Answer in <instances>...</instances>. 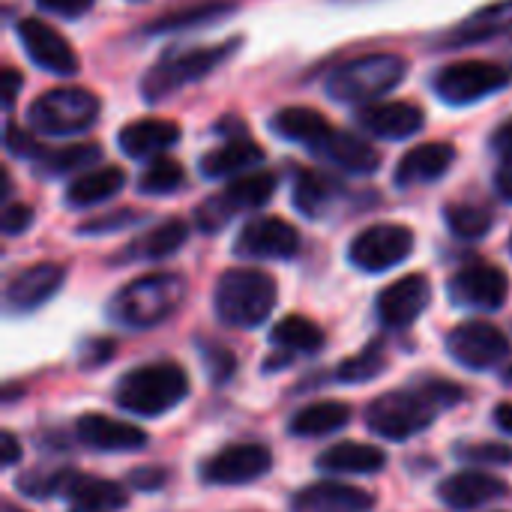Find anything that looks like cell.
Returning a JSON list of instances; mask_svg holds the SVG:
<instances>
[{
	"instance_id": "1",
	"label": "cell",
	"mask_w": 512,
	"mask_h": 512,
	"mask_svg": "<svg viewBox=\"0 0 512 512\" xmlns=\"http://www.w3.org/2000/svg\"><path fill=\"white\" fill-rule=\"evenodd\" d=\"M465 390L459 384L441 378H423L405 390H393L378 396L366 408V426L384 441H408L426 432L438 414L459 405Z\"/></svg>"
},
{
	"instance_id": "2",
	"label": "cell",
	"mask_w": 512,
	"mask_h": 512,
	"mask_svg": "<svg viewBox=\"0 0 512 512\" xmlns=\"http://www.w3.org/2000/svg\"><path fill=\"white\" fill-rule=\"evenodd\" d=\"M186 300V282L177 273H150L123 285L111 303L108 318L129 330H150L168 321Z\"/></svg>"
},
{
	"instance_id": "3",
	"label": "cell",
	"mask_w": 512,
	"mask_h": 512,
	"mask_svg": "<svg viewBox=\"0 0 512 512\" xmlns=\"http://www.w3.org/2000/svg\"><path fill=\"white\" fill-rule=\"evenodd\" d=\"M276 300H279L276 279L255 267L225 270L213 291V309L219 321L228 327H240V330L261 327L273 315Z\"/></svg>"
},
{
	"instance_id": "4",
	"label": "cell",
	"mask_w": 512,
	"mask_h": 512,
	"mask_svg": "<svg viewBox=\"0 0 512 512\" xmlns=\"http://www.w3.org/2000/svg\"><path fill=\"white\" fill-rule=\"evenodd\" d=\"M189 396V375L180 363H147L126 372L114 387V402L135 417H159Z\"/></svg>"
},
{
	"instance_id": "5",
	"label": "cell",
	"mask_w": 512,
	"mask_h": 512,
	"mask_svg": "<svg viewBox=\"0 0 512 512\" xmlns=\"http://www.w3.org/2000/svg\"><path fill=\"white\" fill-rule=\"evenodd\" d=\"M408 75V63L399 54H363L336 66L327 78V96L348 105H369L393 93Z\"/></svg>"
},
{
	"instance_id": "6",
	"label": "cell",
	"mask_w": 512,
	"mask_h": 512,
	"mask_svg": "<svg viewBox=\"0 0 512 512\" xmlns=\"http://www.w3.org/2000/svg\"><path fill=\"white\" fill-rule=\"evenodd\" d=\"M240 39H228L219 45H201V48H180L168 51L141 81V93L147 102H162L165 96L183 90L186 84H195L216 72L222 63H228L237 51Z\"/></svg>"
},
{
	"instance_id": "7",
	"label": "cell",
	"mask_w": 512,
	"mask_h": 512,
	"mask_svg": "<svg viewBox=\"0 0 512 512\" xmlns=\"http://www.w3.org/2000/svg\"><path fill=\"white\" fill-rule=\"evenodd\" d=\"M102 102L96 93L84 87H54L39 93L30 108L27 120L36 132L51 138H72L96 126Z\"/></svg>"
},
{
	"instance_id": "8",
	"label": "cell",
	"mask_w": 512,
	"mask_h": 512,
	"mask_svg": "<svg viewBox=\"0 0 512 512\" xmlns=\"http://www.w3.org/2000/svg\"><path fill=\"white\" fill-rule=\"evenodd\" d=\"M273 192H276V174H270V171L240 174L234 183H228V189L222 195L207 198L195 210V225L204 234H216L231 222V216L261 210L273 198Z\"/></svg>"
},
{
	"instance_id": "9",
	"label": "cell",
	"mask_w": 512,
	"mask_h": 512,
	"mask_svg": "<svg viewBox=\"0 0 512 512\" xmlns=\"http://www.w3.org/2000/svg\"><path fill=\"white\" fill-rule=\"evenodd\" d=\"M510 84V72L501 63L489 60H459L444 66L432 87L447 105H471L480 102Z\"/></svg>"
},
{
	"instance_id": "10",
	"label": "cell",
	"mask_w": 512,
	"mask_h": 512,
	"mask_svg": "<svg viewBox=\"0 0 512 512\" xmlns=\"http://www.w3.org/2000/svg\"><path fill=\"white\" fill-rule=\"evenodd\" d=\"M414 252V231L405 225L381 222L360 231L348 246V261L363 273H384Z\"/></svg>"
},
{
	"instance_id": "11",
	"label": "cell",
	"mask_w": 512,
	"mask_h": 512,
	"mask_svg": "<svg viewBox=\"0 0 512 512\" xmlns=\"http://www.w3.org/2000/svg\"><path fill=\"white\" fill-rule=\"evenodd\" d=\"M447 351L459 366L486 372L507 360L510 339L504 336V330H498L489 321H468V324H459L447 336Z\"/></svg>"
},
{
	"instance_id": "12",
	"label": "cell",
	"mask_w": 512,
	"mask_h": 512,
	"mask_svg": "<svg viewBox=\"0 0 512 512\" xmlns=\"http://www.w3.org/2000/svg\"><path fill=\"white\" fill-rule=\"evenodd\" d=\"M510 282L507 273L489 261H471L450 279V297L462 309H480L495 312L507 303Z\"/></svg>"
},
{
	"instance_id": "13",
	"label": "cell",
	"mask_w": 512,
	"mask_h": 512,
	"mask_svg": "<svg viewBox=\"0 0 512 512\" xmlns=\"http://www.w3.org/2000/svg\"><path fill=\"white\" fill-rule=\"evenodd\" d=\"M234 252L252 261H285L300 252V234L279 216H255L240 228Z\"/></svg>"
},
{
	"instance_id": "14",
	"label": "cell",
	"mask_w": 512,
	"mask_h": 512,
	"mask_svg": "<svg viewBox=\"0 0 512 512\" xmlns=\"http://www.w3.org/2000/svg\"><path fill=\"white\" fill-rule=\"evenodd\" d=\"M18 39H21L27 57L51 75L66 78V75H75L81 69V60H78L75 48L69 45V39L57 27L45 24L42 18H21L18 21Z\"/></svg>"
},
{
	"instance_id": "15",
	"label": "cell",
	"mask_w": 512,
	"mask_h": 512,
	"mask_svg": "<svg viewBox=\"0 0 512 512\" xmlns=\"http://www.w3.org/2000/svg\"><path fill=\"white\" fill-rule=\"evenodd\" d=\"M273 468V453L264 444H231L210 456L201 468L210 486H246L261 480Z\"/></svg>"
},
{
	"instance_id": "16",
	"label": "cell",
	"mask_w": 512,
	"mask_h": 512,
	"mask_svg": "<svg viewBox=\"0 0 512 512\" xmlns=\"http://www.w3.org/2000/svg\"><path fill=\"white\" fill-rule=\"evenodd\" d=\"M432 303V285L423 273H411V276H402L399 282L387 285L381 294H378V318L384 327L390 330H405L411 327Z\"/></svg>"
},
{
	"instance_id": "17",
	"label": "cell",
	"mask_w": 512,
	"mask_h": 512,
	"mask_svg": "<svg viewBox=\"0 0 512 512\" xmlns=\"http://www.w3.org/2000/svg\"><path fill=\"white\" fill-rule=\"evenodd\" d=\"M357 123L384 141H405L426 126V111L414 102H372L360 108Z\"/></svg>"
},
{
	"instance_id": "18",
	"label": "cell",
	"mask_w": 512,
	"mask_h": 512,
	"mask_svg": "<svg viewBox=\"0 0 512 512\" xmlns=\"http://www.w3.org/2000/svg\"><path fill=\"white\" fill-rule=\"evenodd\" d=\"M63 279H66V270L60 264H48V261L33 264L9 279L6 306L12 312H33V309L45 306L63 288Z\"/></svg>"
},
{
	"instance_id": "19",
	"label": "cell",
	"mask_w": 512,
	"mask_h": 512,
	"mask_svg": "<svg viewBox=\"0 0 512 512\" xmlns=\"http://www.w3.org/2000/svg\"><path fill=\"white\" fill-rule=\"evenodd\" d=\"M75 435L84 447L99 453H135L147 444L144 429L123 420H111L105 414H84L75 423Z\"/></svg>"
},
{
	"instance_id": "20",
	"label": "cell",
	"mask_w": 512,
	"mask_h": 512,
	"mask_svg": "<svg viewBox=\"0 0 512 512\" xmlns=\"http://www.w3.org/2000/svg\"><path fill=\"white\" fill-rule=\"evenodd\" d=\"M507 492H510V486L486 471H462V474L447 477L438 486V498L456 512L480 510L492 501H501Z\"/></svg>"
},
{
	"instance_id": "21",
	"label": "cell",
	"mask_w": 512,
	"mask_h": 512,
	"mask_svg": "<svg viewBox=\"0 0 512 512\" xmlns=\"http://www.w3.org/2000/svg\"><path fill=\"white\" fill-rule=\"evenodd\" d=\"M375 498L345 483H312L291 498V512H372Z\"/></svg>"
},
{
	"instance_id": "22",
	"label": "cell",
	"mask_w": 512,
	"mask_h": 512,
	"mask_svg": "<svg viewBox=\"0 0 512 512\" xmlns=\"http://www.w3.org/2000/svg\"><path fill=\"white\" fill-rule=\"evenodd\" d=\"M177 141H180V126L174 120H162V117L132 120L117 135V147L129 159H156Z\"/></svg>"
},
{
	"instance_id": "23",
	"label": "cell",
	"mask_w": 512,
	"mask_h": 512,
	"mask_svg": "<svg viewBox=\"0 0 512 512\" xmlns=\"http://www.w3.org/2000/svg\"><path fill=\"white\" fill-rule=\"evenodd\" d=\"M453 162H456V150L447 141L420 144V147L408 150L399 159L393 180H396L399 189H414V186H423V183H435L450 171Z\"/></svg>"
},
{
	"instance_id": "24",
	"label": "cell",
	"mask_w": 512,
	"mask_h": 512,
	"mask_svg": "<svg viewBox=\"0 0 512 512\" xmlns=\"http://www.w3.org/2000/svg\"><path fill=\"white\" fill-rule=\"evenodd\" d=\"M312 153L342 171H351V174H375L381 165V156L369 141H363L354 132H342V129H333Z\"/></svg>"
},
{
	"instance_id": "25",
	"label": "cell",
	"mask_w": 512,
	"mask_h": 512,
	"mask_svg": "<svg viewBox=\"0 0 512 512\" xmlns=\"http://www.w3.org/2000/svg\"><path fill=\"white\" fill-rule=\"evenodd\" d=\"M507 30H512V0H495L483 9H477L474 15H468L447 36H441V45L444 48H462V45L495 39Z\"/></svg>"
},
{
	"instance_id": "26",
	"label": "cell",
	"mask_w": 512,
	"mask_h": 512,
	"mask_svg": "<svg viewBox=\"0 0 512 512\" xmlns=\"http://www.w3.org/2000/svg\"><path fill=\"white\" fill-rule=\"evenodd\" d=\"M270 129L285 138V141H294V144H303L309 150H315L330 132L333 126L327 123V117L315 108H303V105H291V108H282L273 114L270 120Z\"/></svg>"
},
{
	"instance_id": "27",
	"label": "cell",
	"mask_w": 512,
	"mask_h": 512,
	"mask_svg": "<svg viewBox=\"0 0 512 512\" xmlns=\"http://www.w3.org/2000/svg\"><path fill=\"white\" fill-rule=\"evenodd\" d=\"M258 162H264V150L255 141L231 138L228 144H222V147L210 150L207 156H201V174L207 180H222V177L246 174Z\"/></svg>"
},
{
	"instance_id": "28",
	"label": "cell",
	"mask_w": 512,
	"mask_h": 512,
	"mask_svg": "<svg viewBox=\"0 0 512 512\" xmlns=\"http://www.w3.org/2000/svg\"><path fill=\"white\" fill-rule=\"evenodd\" d=\"M387 465V453L372 444L342 441L318 456V468L327 474H378Z\"/></svg>"
},
{
	"instance_id": "29",
	"label": "cell",
	"mask_w": 512,
	"mask_h": 512,
	"mask_svg": "<svg viewBox=\"0 0 512 512\" xmlns=\"http://www.w3.org/2000/svg\"><path fill=\"white\" fill-rule=\"evenodd\" d=\"M123 186H126L123 168H114V165L93 168V171H84L78 180H72V186L66 189V204L75 210L96 207V204L114 198Z\"/></svg>"
},
{
	"instance_id": "30",
	"label": "cell",
	"mask_w": 512,
	"mask_h": 512,
	"mask_svg": "<svg viewBox=\"0 0 512 512\" xmlns=\"http://www.w3.org/2000/svg\"><path fill=\"white\" fill-rule=\"evenodd\" d=\"M189 240V225L183 219H165L150 228L144 237L132 240L123 252V261H159L174 255Z\"/></svg>"
},
{
	"instance_id": "31",
	"label": "cell",
	"mask_w": 512,
	"mask_h": 512,
	"mask_svg": "<svg viewBox=\"0 0 512 512\" xmlns=\"http://www.w3.org/2000/svg\"><path fill=\"white\" fill-rule=\"evenodd\" d=\"M351 420V408L342 402H315L303 411H297L288 423V432L294 438H324L339 429H345Z\"/></svg>"
},
{
	"instance_id": "32",
	"label": "cell",
	"mask_w": 512,
	"mask_h": 512,
	"mask_svg": "<svg viewBox=\"0 0 512 512\" xmlns=\"http://www.w3.org/2000/svg\"><path fill=\"white\" fill-rule=\"evenodd\" d=\"M339 192L342 186L333 177L321 171H300L294 180V207L309 219H321L330 210V204L339 198Z\"/></svg>"
},
{
	"instance_id": "33",
	"label": "cell",
	"mask_w": 512,
	"mask_h": 512,
	"mask_svg": "<svg viewBox=\"0 0 512 512\" xmlns=\"http://www.w3.org/2000/svg\"><path fill=\"white\" fill-rule=\"evenodd\" d=\"M99 159H102L99 144H69L60 150H42L33 162H36V171L42 177H66L72 171L93 168Z\"/></svg>"
},
{
	"instance_id": "34",
	"label": "cell",
	"mask_w": 512,
	"mask_h": 512,
	"mask_svg": "<svg viewBox=\"0 0 512 512\" xmlns=\"http://www.w3.org/2000/svg\"><path fill=\"white\" fill-rule=\"evenodd\" d=\"M270 342L285 354H315L324 348V330L303 315H288L273 327Z\"/></svg>"
},
{
	"instance_id": "35",
	"label": "cell",
	"mask_w": 512,
	"mask_h": 512,
	"mask_svg": "<svg viewBox=\"0 0 512 512\" xmlns=\"http://www.w3.org/2000/svg\"><path fill=\"white\" fill-rule=\"evenodd\" d=\"M72 498V504H81V507H96V510H120L126 507V492L111 483V480H99V477H81V474H72V480L66 483V492Z\"/></svg>"
},
{
	"instance_id": "36",
	"label": "cell",
	"mask_w": 512,
	"mask_h": 512,
	"mask_svg": "<svg viewBox=\"0 0 512 512\" xmlns=\"http://www.w3.org/2000/svg\"><path fill=\"white\" fill-rule=\"evenodd\" d=\"M186 183V171L177 159L168 156H156L147 162V168L138 177V192L141 195H174L177 189H183Z\"/></svg>"
},
{
	"instance_id": "37",
	"label": "cell",
	"mask_w": 512,
	"mask_h": 512,
	"mask_svg": "<svg viewBox=\"0 0 512 512\" xmlns=\"http://www.w3.org/2000/svg\"><path fill=\"white\" fill-rule=\"evenodd\" d=\"M444 219L459 240H480L492 231V213L477 204H450Z\"/></svg>"
},
{
	"instance_id": "38",
	"label": "cell",
	"mask_w": 512,
	"mask_h": 512,
	"mask_svg": "<svg viewBox=\"0 0 512 512\" xmlns=\"http://www.w3.org/2000/svg\"><path fill=\"white\" fill-rule=\"evenodd\" d=\"M387 366V357H384V345L381 342H369L357 357H348L339 369H336V378L342 384H366V381H375Z\"/></svg>"
},
{
	"instance_id": "39",
	"label": "cell",
	"mask_w": 512,
	"mask_h": 512,
	"mask_svg": "<svg viewBox=\"0 0 512 512\" xmlns=\"http://www.w3.org/2000/svg\"><path fill=\"white\" fill-rule=\"evenodd\" d=\"M234 6L231 3H207V6H195V9H183V12H174V15H165V18H156L147 30L150 33H168V30H186V27H204V24H213L225 15H231Z\"/></svg>"
},
{
	"instance_id": "40",
	"label": "cell",
	"mask_w": 512,
	"mask_h": 512,
	"mask_svg": "<svg viewBox=\"0 0 512 512\" xmlns=\"http://www.w3.org/2000/svg\"><path fill=\"white\" fill-rule=\"evenodd\" d=\"M72 474L75 471H66V468H33V471L21 474L15 480V486L30 498H48V495L66 492V483L72 480Z\"/></svg>"
},
{
	"instance_id": "41",
	"label": "cell",
	"mask_w": 512,
	"mask_h": 512,
	"mask_svg": "<svg viewBox=\"0 0 512 512\" xmlns=\"http://www.w3.org/2000/svg\"><path fill=\"white\" fill-rule=\"evenodd\" d=\"M456 456L468 465H512V447L507 444H465Z\"/></svg>"
},
{
	"instance_id": "42",
	"label": "cell",
	"mask_w": 512,
	"mask_h": 512,
	"mask_svg": "<svg viewBox=\"0 0 512 512\" xmlns=\"http://www.w3.org/2000/svg\"><path fill=\"white\" fill-rule=\"evenodd\" d=\"M141 219L138 210H114L105 216H96L84 225H78V234H111V231H123L129 225H135Z\"/></svg>"
},
{
	"instance_id": "43",
	"label": "cell",
	"mask_w": 512,
	"mask_h": 512,
	"mask_svg": "<svg viewBox=\"0 0 512 512\" xmlns=\"http://www.w3.org/2000/svg\"><path fill=\"white\" fill-rule=\"evenodd\" d=\"M201 354H204L207 372H210V378H213L216 384H225V381L234 375L237 360H234V354H231L228 348H222V345H204Z\"/></svg>"
},
{
	"instance_id": "44",
	"label": "cell",
	"mask_w": 512,
	"mask_h": 512,
	"mask_svg": "<svg viewBox=\"0 0 512 512\" xmlns=\"http://www.w3.org/2000/svg\"><path fill=\"white\" fill-rule=\"evenodd\" d=\"M30 225H33V207H27V204H6V207H3V213H0V228H3L6 237L24 234Z\"/></svg>"
},
{
	"instance_id": "45",
	"label": "cell",
	"mask_w": 512,
	"mask_h": 512,
	"mask_svg": "<svg viewBox=\"0 0 512 512\" xmlns=\"http://www.w3.org/2000/svg\"><path fill=\"white\" fill-rule=\"evenodd\" d=\"M6 150H9L12 156H21V159H24V156H27V159H36V156L42 153V147H39L24 129H18L12 120L6 123Z\"/></svg>"
},
{
	"instance_id": "46",
	"label": "cell",
	"mask_w": 512,
	"mask_h": 512,
	"mask_svg": "<svg viewBox=\"0 0 512 512\" xmlns=\"http://www.w3.org/2000/svg\"><path fill=\"white\" fill-rule=\"evenodd\" d=\"M45 12L60 15V18H81L84 12H90L93 0H36Z\"/></svg>"
},
{
	"instance_id": "47",
	"label": "cell",
	"mask_w": 512,
	"mask_h": 512,
	"mask_svg": "<svg viewBox=\"0 0 512 512\" xmlns=\"http://www.w3.org/2000/svg\"><path fill=\"white\" fill-rule=\"evenodd\" d=\"M114 354V342L111 339H96L84 348V357H81V366L90 369V366H102L108 357Z\"/></svg>"
},
{
	"instance_id": "48",
	"label": "cell",
	"mask_w": 512,
	"mask_h": 512,
	"mask_svg": "<svg viewBox=\"0 0 512 512\" xmlns=\"http://www.w3.org/2000/svg\"><path fill=\"white\" fill-rule=\"evenodd\" d=\"M489 144H492V150H495L501 159H512V117L510 120H504V123L492 132Z\"/></svg>"
},
{
	"instance_id": "49",
	"label": "cell",
	"mask_w": 512,
	"mask_h": 512,
	"mask_svg": "<svg viewBox=\"0 0 512 512\" xmlns=\"http://www.w3.org/2000/svg\"><path fill=\"white\" fill-rule=\"evenodd\" d=\"M129 483L135 489H144V492H153L165 483V471L162 468H144V471H132Z\"/></svg>"
},
{
	"instance_id": "50",
	"label": "cell",
	"mask_w": 512,
	"mask_h": 512,
	"mask_svg": "<svg viewBox=\"0 0 512 512\" xmlns=\"http://www.w3.org/2000/svg\"><path fill=\"white\" fill-rule=\"evenodd\" d=\"M495 192L512 204V159H504L501 162V168H498V174H495Z\"/></svg>"
},
{
	"instance_id": "51",
	"label": "cell",
	"mask_w": 512,
	"mask_h": 512,
	"mask_svg": "<svg viewBox=\"0 0 512 512\" xmlns=\"http://www.w3.org/2000/svg\"><path fill=\"white\" fill-rule=\"evenodd\" d=\"M18 87H21V75H18L15 69H6V72H3V105H6V108L15 105Z\"/></svg>"
},
{
	"instance_id": "52",
	"label": "cell",
	"mask_w": 512,
	"mask_h": 512,
	"mask_svg": "<svg viewBox=\"0 0 512 512\" xmlns=\"http://www.w3.org/2000/svg\"><path fill=\"white\" fill-rule=\"evenodd\" d=\"M0 441H3V465L12 468V465L21 459V444H18V438H15L12 432H3Z\"/></svg>"
},
{
	"instance_id": "53",
	"label": "cell",
	"mask_w": 512,
	"mask_h": 512,
	"mask_svg": "<svg viewBox=\"0 0 512 512\" xmlns=\"http://www.w3.org/2000/svg\"><path fill=\"white\" fill-rule=\"evenodd\" d=\"M495 426H498L501 432L512 435V405H498V408H495Z\"/></svg>"
},
{
	"instance_id": "54",
	"label": "cell",
	"mask_w": 512,
	"mask_h": 512,
	"mask_svg": "<svg viewBox=\"0 0 512 512\" xmlns=\"http://www.w3.org/2000/svg\"><path fill=\"white\" fill-rule=\"evenodd\" d=\"M69 512H105V510H96V507H81V504H75Z\"/></svg>"
},
{
	"instance_id": "55",
	"label": "cell",
	"mask_w": 512,
	"mask_h": 512,
	"mask_svg": "<svg viewBox=\"0 0 512 512\" xmlns=\"http://www.w3.org/2000/svg\"><path fill=\"white\" fill-rule=\"evenodd\" d=\"M504 384H507V387H512V366L507 369V372H504Z\"/></svg>"
},
{
	"instance_id": "56",
	"label": "cell",
	"mask_w": 512,
	"mask_h": 512,
	"mask_svg": "<svg viewBox=\"0 0 512 512\" xmlns=\"http://www.w3.org/2000/svg\"><path fill=\"white\" fill-rule=\"evenodd\" d=\"M3 512H21L18 507H12V504H3Z\"/></svg>"
},
{
	"instance_id": "57",
	"label": "cell",
	"mask_w": 512,
	"mask_h": 512,
	"mask_svg": "<svg viewBox=\"0 0 512 512\" xmlns=\"http://www.w3.org/2000/svg\"><path fill=\"white\" fill-rule=\"evenodd\" d=\"M510 249H512V237H510Z\"/></svg>"
}]
</instances>
